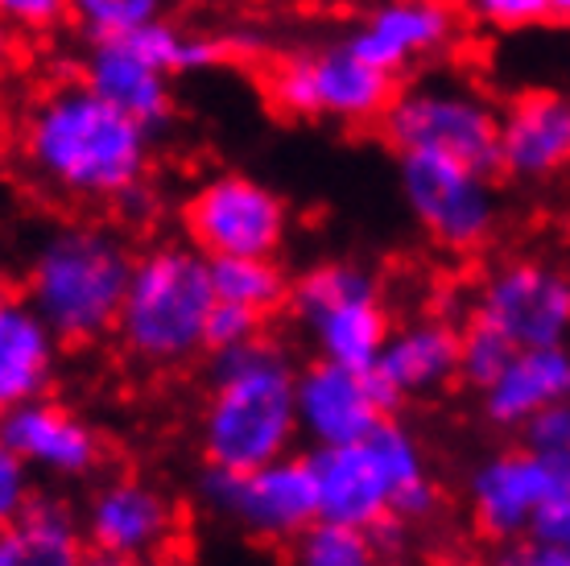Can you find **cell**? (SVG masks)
<instances>
[{
	"label": "cell",
	"instance_id": "6da1fadb",
	"mask_svg": "<svg viewBox=\"0 0 570 566\" xmlns=\"http://www.w3.org/2000/svg\"><path fill=\"white\" fill-rule=\"evenodd\" d=\"M17 157L29 178L58 198L112 203L149 178L154 133L91 91L83 79L46 87L21 116Z\"/></svg>",
	"mask_w": 570,
	"mask_h": 566
},
{
	"label": "cell",
	"instance_id": "7a4b0ae2",
	"mask_svg": "<svg viewBox=\"0 0 570 566\" xmlns=\"http://www.w3.org/2000/svg\"><path fill=\"white\" fill-rule=\"evenodd\" d=\"M298 364L277 340L236 343L207 355V406L199 422L203 459L215 468L248 471L294 451L298 406H294Z\"/></svg>",
	"mask_w": 570,
	"mask_h": 566
},
{
	"label": "cell",
	"instance_id": "3957f363",
	"mask_svg": "<svg viewBox=\"0 0 570 566\" xmlns=\"http://www.w3.org/2000/svg\"><path fill=\"white\" fill-rule=\"evenodd\" d=\"M137 253L112 224H62L26 265L21 294L62 343H96L116 331Z\"/></svg>",
	"mask_w": 570,
	"mask_h": 566
},
{
	"label": "cell",
	"instance_id": "277c9868",
	"mask_svg": "<svg viewBox=\"0 0 570 566\" xmlns=\"http://www.w3.org/2000/svg\"><path fill=\"white\" fill-rule=\"evenodd\" d=\"M212 306V256L190 241H161L137 253L112 335L141 369H183L207 352Z\"/></svg>",
	"mask_w": 570,
	"mask_h": 566
},
{
	"label": "cell",
	"instance_id": "5b68a950",
	"mask_svg": "<svg viewBox=\"0 0 570 566\" xmlns=\"http://www.w3.org/2000/svg\"><path fill=\"white\" fill-rule=\"evenodd\" d=\"M289 314L323 360L368 372L393 335L381 277L360 261H318L289 285Z\"/></svg>",
	"mask_w": 570,
	"mask_h": 566
},
{
	"label": "cell",
	"instance_id": "8992f818",
	"mask_svg": "<svg viewBox=\"0 0 570 566\" xmlns=\"http://www.w3.org/2000/svg\"><path fill=\"white\" fill-rule=\"evenodd\" d=\"M401 198L414 224L446 253H480L492 244L500 227V191L497 174L475 170L468 162L446 154L414 149L397 162Z\"/></svg>",
	"mask_w": 570,
	"mask_h": 566
},
{
	"label": "cell",
	"instance_id": "52a82bcc",
	"mask_svg": "<svg viewBox=\"0 0 570 566\" xmlns=\"http://www.w3.org/2000/svg\"><path fill=\"white\" fill-rule=\"evenodd\" d=\"M199 505L215 517L232 521L240 534L273 546H289L318 517L311 455L285 451L261 468L232 471L207 463L199 476Z\"/></svg>",
	"mask_w": 570,
	"mask_h": 566
},
{
	"label": "cell",
	"instance_id": "ba28073f",
	"mask_svg": "<svg viewBox=\"0 0 570 566\" xmlns=\"http://www.w3.org/2000/svg\"><path fill=\"white\" fill-rule=\"evenodd\" d=\"M381 133L397 154H446L475 170L500 174V113L459 84L397 87L381 116Z\"/></svg>",
	"mask_w": 570,
	"mask_h": 566
},
{
	"label": "cell",
	"instance_id": "9c48e42d",
	"mask_svg": "<svg viewBox=\"0 0 570 566\" xmlns=\"http://www.w3.org/2000/svg\"><path fill=\"white\" fill-rule=\"evenodd\" d=\"M186 241L207 256H277L289 207L273 186L248 174H215L183 203Z\"/></svg>",
	"mask_w": 570,
	"mask_h": 566
},
{
	"label": "cell",
	"instance_id": "30bf717a",
	"mask_svg": "<svg viewBox=\"0 0 570 566\" xmlns=\"http://www.w3.org/2000/svg\"><path fill=\"white\" fill-rule=\"evenodd\" d=\"M471 314L504 331L513 348L570 343V270L542 256L500 261L475 285Z\"/></svg>",
	"mask_w": 570,
	"mask_h": 566
},
{
	"label": "cell",
	"instance_id": "8fae6325",
	"mask_svg": "<svg viewBox=\"0 0 570 566\" xmlns=\"http://www.w3.org/2000/svg\"><path fill=\"white\" fill-rule=\"evenodd\" d=\"M183 513L174 496L141 476H116L87 496L83 534L96 563H157L178 538Z\"/></svg>",
	"mask_w": 570,
	"mask_h": 566
},
{
	"label": "cell",
	"instance_id": "7c38bea8",
	"mask_svg": "<svg viewBox=\"0 0 570 566\" xmlns=\"http://www.w3.org/2000/svg\"><path fill=\"white\" fill-rule=\"evenodd\" d=\"M567 480L570 468L529 447H509L480 459L468 476V513L475 534L492 546H513L529 538L538 509Z\"/></svg>",
	"mask_w": 570,
	"mask_h": 566
},
{
	"label": "cell",
	"instance_id": "4fadbf2b",
	"mask_svg": "<svg viewBox=\"0 0 570 566\" xmlns=\"http://www.w3.org/2000/svg\"><path fill=\"white\" fill-rule=\"evenodd\" d=\"M0 439L9 442L33 471L55 480H83L104 463V439L71 406L55 397H29L0 410Z\"/></svg>",
	"mask_w": 570,
	"mask_h": 566
},
{
	"label": "cell",
	"instance_id": "5bb4252c",
	"mask_svg": "<svg viewBox=\"0 0 570 566\" xmlns=\"http://www.w3.org/2000/svg\"><path fill=\"white\" fill-rule=\"evenodd\" d=\"M294 406H298V435L311 447L368 439L372 426L385 418L372 372L347 369L323 355H314L306 369H298Z\"/></svg>",
	"mask_w": 570,
	"mask_h": 566
},
{
	"label": "cell",
	"instance_id": "9a60e30c",
	"mask_svg": "<svg viewBox=\"0 0 570 566\" xmlns=\"http://www.w3.org/2000/svg\"><path fill=\"white\" fill-rule=\"evenodd\" d=\"M451 38H455V9L446 0H381L347 29L343 42L360 58H368L372 67L401 75L422 58L439 55Z\"/></svg>",
	"mask_w": 570,
	"mask_h": 566
},
{
	"label": "cell",
	"instance_id": "2e32d148",
	"mask_svg": "<svg viewBox=\"0 0 570 566\" xmlns=\"http://www.w3.org/2000/svg\"><path fill=\"white\" fill-rule=\"evenodd\" d=\"M570 170V96L525 91L500 113V174L546 183Z\"/></svg>",
	"mask_w": 570,
	"mask_h": 566
},
{
	"label": "cell",
	"instance_id": "e0dca14e",
	"mask_svg": "<svg viewBox=\"0 0 570 566\" xmlns=\"http://www.w3.org/2000/svg\"><path fill=\"white\" fill-rule=\"evenodd\" d=\"M79 79L91 91H100L108 104L132 120H141L149 133L174 125V87L170 75L145 62L125 38H96L87 42V55L79 62Z\"/></svg>",
	"mask_w": 570,
	"mask_h": 566
},
{
	"label": "cell",
	"instance_id": "ac0fdd59",
	"mask_svg": "<svg viewBox=\"0 0 570 566\" xmlns=\"http://www.w3.org/2000/svg\"><path fill=\"white\" fill-rule=\"evenodd\" d=\"M372 377L389 384L401 401L442 393L459 377V326L442 314L393 326L372 364Z\"/></svg>",
	"mask_w": 570,
	"mask_h": 566
},
{
	"label": "cell",
	"instance_id": "d6986e66",
	"mask_svg": "<svg viewBox=\"0 0 570 566\" xmlns=\"http://www.w3.org/2000/svg\"><path fill=\"white\" fill-rule=\"evenodd\" d=\"M314 488H318V517L372 525L389 513L393 480L385 459L368 439L340 442V447H311Z\"/></svg>",
	"mask_w": 570,
	"mask_h": 566
},
{
	"label": "cell",
	"instance_id": "ffe728a7",
	"mask_svg": "<svg viewBox=\"0 0 570 566\" xmlns=\"http://www.w3.org/2000/svg\"><path fill=\"white\" fill-rule=\"evenodd\" d=\"M314 75V113L318 120L335 125H381L385 108L397 96V75L372 67L347 42H331L323 50H311Z\"/></svg>",
	"mask_w": 570,
	"mask_h": 566
},
{
	"label": "cell",
	"instance_id": "44dd1931",
	"mask_svg": "<svg viewBox=\"0 0 570 566\" xmlns=\"http://www.w3.org/2000/svg\"><path fill=\"white\" fill-rule=\"evenodd\" d=\"M62 340L26 294L0 297V410L50 393Z\"/></svg>",
	"mask_w": 570,
	"mask_h": 566
},
{
	"label": "cell",
	"instance_id": "7402d4cb",
	"mask_svg": "<svg viewBox=\"0 0 570 566\" xmlns=\"http://www.w3.org/2000/svg\"><path fill=\"white\" fill-rule=\"evenodd\" d=\"M570 397V343L517 348L497 381L480 389L484 418L500 430H521L538 410Z\"/></svg>",
	"mask_w": 570,
	"mask_h": 566
},
{
	"label": "cell",
	"instance_id": "603a6c76",
	"mask_svg": "<svg viewBox=\"0 0 570 566\" xmlns=\"http://www.w3.org/2000/svg\"><path fill=\"white\" fill-rule=\"evenodd\" d=\"M13 525L26 546V566H75L87 558L83 517H75L71 505L58 496L33 492Z\"/></svg>",
	"mask_w": 570,
	"mask_h": 566
},
{
	"label": "cell",
	"instance_id": "cb8c5ba5",
	"mask_svg": "<svg viewBox=\"0 0 570 566\" xmlns=\"http://www.w3.org/2000/svg\"><path fill=\"white\" fill-rule=\"evenodd\" d=\"M125 42H129L145 62H154L157 71H166V75L215 71V67H224V62H236V58H232L228 33H224V38H219V33H186V29H178L174 21H166V17H154V21L129 29Z\"/></svg>",
	"mask_w": 570,
	"mask_h": 566
},
{
	"label": "cell",
	"instance_id": "d4e9b609",
	"mask_svg": "<svg viewBox=\"0 0 570 566\" xmlns=\"http://www.w3.org/2000/svg\"><path fill=\"white\" fill-rule=\"evenodd\" d=\"M212 282L215 297L253 306L261 314L282 311L294 285L277 256H212Z\"/></svg>",
	"mask_w": 570,
	"mask_h": 566
},
{
	"label": "cell",
	"instance_id": "484cf974",
	"mask_svg": "<svg viewBox=\"0 0 570 566\" xmlns=\"http://www.w3.org/2000/svg\"><path fill=\"white\" fill-rule=\"evenodd\" d=\"M289 546H294V563H302V566H372L376 563L368 525L335 521V517H314Z\"/></svg>",
	"mask_w": 570,
	"mask_h": 566
},
{
	"label": "cell",
	"instance_id": "4316f807",
	"mask_svg": "<svg viewBox=\"0 0 570 566\" xmlns=\"http://www.w3.org/2000/svg\"><path fill=\"white\" fill-rule=\"evenodd\" d=\"M513 352L517 348L504 331H497L492 323L468 314V323L459 326V381L471 384L480 393V389H488L504 372Z\"/></svg>",
	"mask_w": 570,
	"mask_h": 566
},
{
	"label": "cell",
	"instance_id": "83f0119b",
	"mask_svg": "<svg viewBox=\"0 0 570 566\" xmlns=\"http://www.w3.org/2000/svg\"><path fill=\"white\" fill-rule=\"evenodd\" d=\"M166 4L170 0H71V17L87 42H96V38H125L129 29L166 17Z\"/></svg>",
	"mask_w": 570,
	"mask_h": 566
},
{
	"label": "cell",
	"instance_id": "f1b7e54d",
	"mask_svg": "<svg viewBox=\"0 0 570 566\" xmlns=\"http://www.w3.org/2000/svg\"><path fill=\"white\" fill-rule=\"evenodd\" d=\"M517 435H521V447H529V451H538V455H546V459L562 463V468H570V397L538 410Z\"/></svg>",
	"mask_w": 570,
	"mask_h": 566
},
{
	"label": "cell",
	"instance_id": "f546056e",
	"mask_svg": "<svg viewBox=\"0 0 570 566\" xmlns=\"http://www.w3.org/2000/svg\"><path fill=\"white\" fill-rule=\"evenodd\" d=\"M265 319L269 314L253 311V306H240V302H224V297H215L212 314H207V352H219V348H236V343H248L265 335Z\"/></svg>",
	"mask_w": 570,
	"mask_h": 566
},
{
	"label": "cell",
	"instance_id": "4dcf8cb0",
	"mask_svg": "<svg viewBox=\"0 0 570 566\" xmlns=\"http://www.w3.org/2000/svg\"><path fill=\"white\" fill-rule=\"evenodd\" d=\"M468 13L488 29L517 33V29H533L550 21V4L546 0H468Z\"/></svg>",
	"mask_w": 570,
	"mask_h": 566
},
{
	"label": "cell",
	"instance_id": "1f68e13d",
	"mask_svg": "<svg viewBox=\"0 0 570 566\" xmlns=\"http://www.w3.org/2000/svg\"><path fill=\"white\" fill-rule=\"evenodd\" d=\"M29 463L21 455L0 439V525H13L26 509V500L33 496V484H29Z\"/></svg>",
	"mask_w": 570,
	"mask_h": 566
},
{
	"label": "cell",
	"instance_id": "d6a6232c",
	"mask_svg": "<svg viewBox=\"0 0 570 566\" xmlns=\"http://www.w3.org/2000/svg\"><path fill=\"white\" fill-rule=\"evenodd\" d=\"M0 17L21 33H46L71 17V0H0Z\"/></svg>",
	"mask_w": 570,
	"mask_h": 566
},
{
	"label": "cell",
	"instance_id": "836d02e7",
	"mask_svg": "<svg viewBox=\"0 0 570 566\" xmlns=\"http://www.w3.org/2000/svg\"><path fill=\"white\" fill-rule=\"evenodd\" d=\"M439 509H442V492L430 476H417V480L401 484L397 492H393V500H389V513H397L401 521H410V525L434 521Z\"/></svg>",
	"mask_w": 570,
	"mask_h": 566
},
{
	"label": "cell",
	"instance_id": "e575fe53",
	"mask_svg": "<svg viewBox=\"0 0 570 566\" xmlns=\"http://www.w3.org/2000/svg\"><path fill=\"white\" fill-rule=\"evenodd\" d=\"M372 550H376V563H401L410 554V541H414V525L401 521L397 513H385L368 525Z\"/></svg>",
	"mask_w": 570,
	"mask_h": 566
},
{
	"label": "cell",
	"instance_id": "d590c367",
	"mask_svg": "<svg viewBox=\"0 0 570 566\" xmlns=\"http://www.w3.org/2000/svg\"><path fill=\"white\" fill-rule=\"evenodd\" d=\"M529 538L538 541H558V546H570V480L558 488L550 500H546L538 517H533V529Z\"/></svg>",
	"mask_w": 570,
	"mask_h": 566
},
{
	"label": "cell",
	"instance_id": "8d00e7d4",
	"mask_svg": "<svg viewBox=\"0 0 570 566\" xmlns=\"http://www.w3.org/2000/svg\"><path fill=\"white\" fill-rule=\"evenodd\" d=\"M112 212L125 219V224H154L157 215H161V191L157 186H149V178H141V183H132L129 191H120V195L112 198Z\"/></svg>",
	"mask_w": 570,
	"mask_h": 566
},
{
	"label": "cell",
	"instance_id": "74e56055",
	"mask_svg": "<svg viewBox=\"0 0 570 566\" xmlns=\"http://www.w3.org/2000/svg\"><path fill=\"white\" fill-rule=\"evenodd\" d=\"M500 563H517V566H570V546H558V541H538V538H521V541H513V554H500Z\"/></svg>",
	"mask_w": 570,
	"mask_h": 566
},
{
	"label": "cell",
	"instance_id": "f35d334b",
	"mask_svg": "<svg viewBox=\"0 0 570 566\" xmlns=\"http://www.w3.org/2000/svg\"><path fill=\"white\" fill-rule=\"evenodd\" d=\"M0 566H26V546L17 525H0Z\"/></svg>",
	"mask_w": 570,
	"mask_h": 566
},
{
	"label": "cell",
	"instance_id": "ab89813d",
	"mask_svg": "<svg viewBox=\"0 0 570 566\" xmlns=\"http://www.w3.org/2000/svg\"><path fill=\"white\" fill-rule=\"evenodd\" d=\"M9 55H13V26L0 17V67L9 62Z\"/></svg>",
	"mask_w": 570,
	"mask_h": 566
},
{
	"label": "cell",
	"instance_id": "60d3db41",
	"mask_svg": "<svg viewBox=\"0 0 570 566\" xmlns=\"http://www.w3.org/2000/svg\"><path fill=\"white\" fill-rule=\"evenodd\" d=\"M550 4V17L554 21H570V0H546Z\"/></svg>",
	"mask_w": 570,
	"mask_h": 566
},
{
	"label": "cell",
	"instance_id": "b9f144b4",
	"mask_svg": "<svg viewBox=\"0 0 570 566\" xmlns=\"http://www.w3.org/2000/svg\"><path fill=\"white\" fill-rule=\"evenodd\" d=\"M4 294H9V282H4V277H0V297H4Z\"/></svg>",
	"mask_w": 570,
	"mask_h": 566
}]
</instances>
